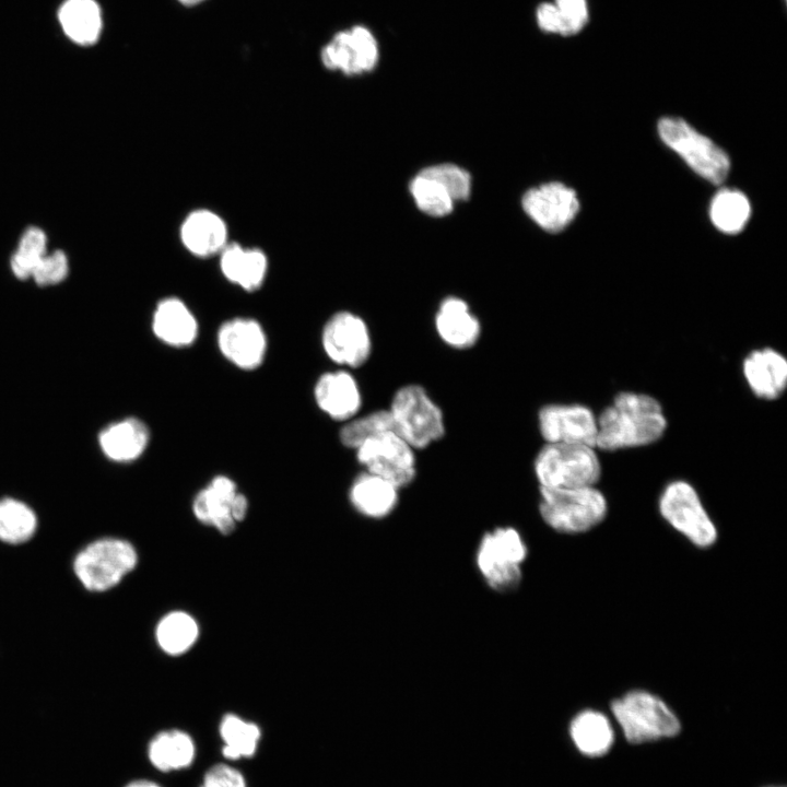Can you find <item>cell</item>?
I'll return each mask as SVG.
<instances>
[{
    "label": "cell",
    "instance_id": "obj_32",
    "mask_svg": "<svg viewBox=\"0 0 787 787\" xmlns=\"http://www.w3.org/2000/svg\"><path fill=\"white\" fill-rule=\"evenodd\" d=\"M37 528V517L25 503L7 497L0 501V541L19 544L28 541Z\"/></svg>",
    "mask_w": 787,
    "mask_h": 787
},
{
    "label": "cell",
    "instance_id": "obj_2",
    "mask_svg": "<svg viewBox=\"0 0 787 787\" xmlns=\"http://www.w3.org/2000/svg\"><path fill=\"white\" fill-rule=\"evenodd\" d=\"M527 556L528 547L518 529L501 526L482 535L474 562L488 587L498 594H508L520 585Z\"/></svg>",
    "mask_w": 787,
    "mask_h": 787
},
{
    "label": "cell",
    "instance_id": "obj_17",
    "mask_svg": "<svg viewBox=\"0 0 787 787\" xmlns=\"http://www.w3.org/2000/svg\"><path fill=\"white\" fill-rule=\"evenodd\" d=\"M218 345L223 356L232 364L249 371L262 364L267 351V338L258 321L237 317L221 325L218 331Z\"/></svg>",
    "mask_w": 787,
    "mask_h": 787
},
{
    "label": "cell",
    "instance_id": "obj_9",
    "mask_svg": "<svg viewBox=\"0 0 787 787\" xmlns=\"http://www.w3.org/2000/svg\"><path fill=\"white\" fill-rule=\"evenodd\" d=\"M658 508L661 517L697 548H709L716 542L717 528L689 482L668 483L659 497Z\"/></svg>",
    "mask_w": 787,
    "mask_h": 787
},
{
    "label": "cell",
    "instance_id": "obj_39",
    "mask_svg": "<svg viewBox=\"0 0 787 787\" xmlns=\"http://www.w3.org/2000/svg\"><path fill=\"white\" fill-rule=\"evenodd\" d=\"M126 787H161V786H158L156 783H153L151 780L139 779V780L131 782Z\"/></svg>",
    "mask_w": 787,
    "mask_h": 787
},
{
    "label": "cell",
    "instance_id": "obj_5",
    "mask_svg": "<svg viewBox=\"0 0 787 787\" xmlns=\"http://www.w3.org/2000/svg\"><path fill=\"white\" fill-rule=\"evenodd\" d=\"M393 431L413 449H423L445 434L441 408L420 385L409 384L395 393L388 409Z\"/></svg>",
    "mask_w": 787,
    "mask_h": 787
},
{
    "label": "cell",
    "instance_id": "obj_27",
    "mask_svg": "<svg viewBox=\"0 0 787 787\" xmlns=\"http://www.w3.org/2000/svg\"><path fill=\"white\" fill-rule=\"evenodd\" d=\"M58 19L64 34L79 45H92L99 37L102 14L94 0H66Z\"/></svg>",
    "mask_w": 787,
    "mask_h": 787
},
{
    "label": "cell",
    "instance_id": "obj_24",
    "mask_svg": "<svg viewBox=\"0 0 787 787\" xmlns=\"http://www.w3.org/2000/svg\"><path fill=\"white\" fill-rule=\"evenodd\" d=\"M222 274L245 291L258 290L268 272L266 254L255 247L228 243L219 254Z\"/></svg>",
    "mask_w": 787,
    "mask_h": 787
},
{
    "label": "cell",
    "instance_id": "obj_4",
    "mask_svg": "<svg viewBox=\"0 0 787 787\" xmlns=\"http://www.w3.org/2000/svg\"><path fill=\"white\" fill-rule=\"evenodd\" d=\"M533 470L539 488L572 489L595 485L601 474L595 447L547 443L537 454Z\"/></svg>",
    "mask_w": 787,
    "mask_h": 787
},
{
    "label": "cell",
    "instance_id": "obj_14",
    "mask_svg": "<svg viewBox=\"0 0 787 787\" xmlns=\"http://www.w3.org/2000/svg\"><path fill=\"white\" fill-rule=\"evenodd\" d=\"M541 436L551 444L596 447L597 418L583 404H545L538 413Z\"/></svg>",
    "mask_w": 787,
    "mask_h": 787
},
{
    "label": "cell",
    "instance_id": "obj_31",
    "mask_svg": "<svg viewBox=\"0 0 787 787\" xmlns=\"http://www.w3.org/2000/svg\"><path fill=\"white\" fill-rule=\"evenodd\" d=\"M220 736L224 742V757L238 760L255 754L261 732L256 724L234 714H226L220 723Z\"/></svg>",
    "mask_w": 787,
    "mask_h": 787
},
{
    "label": "cell",
    "instance_id": "obj_34",
    "mask_svg": "<svg viewBox=\"0 0 787 787\" xmlns=\"http://www.w3.org/2000/svg\"><path fill=\"white\" fill-rule=\"evenodd\" d=\"M389 430H393L390 413L388 409H381L346 421L339 438L343 446L355 450L367 439Z\"/></svg>",
    "mask_w": 787,
    "mask_h": 787
},
{
    "label": "cell",
    "instance_id": "obj_40",
    "mask_svg": "<svg viewBox=\"0 0 787 787\" xmlns=\"http://www.w3.org/2000/svg\"><path fill=\"white\" fill-rule=\"evenodd\" d=\"M177 1L180 2L183 5L193 7V5L202 3L205 0H177Z\"/></svg>",
    "mask_w": 787,
    "mask_h": 787
},
{
    "label": "cell",
    "instance_id": "obj_1",
    "mask_svg": "<svg viewBox=\"0 0 787 787\" xmlns=\"http://www.w3.org/2000/svg\"><path fill=\"white\" fill-rule=\"evenodd\" d=\"M660 403L646 393L623 391L597 418L596 447L602 450L649 445L665 433Z\"/></svg>",
    "mask_w": 787,
    "mask_h": 787
},
{
    "label": "cell",
    "instance_id": "obj_38",
    "mask_svg": "<svg viewBox=\"0 0 787 787\" xmlns=\"http://www.w3.org/2000/svg\"><path fill=\"white\" fill-rule=\"evenodd\" d=\"M536 16L542 31L565 35L563 19L554 3H541L537 9Z\"/></svg>",
    "mask_w": 787,
    "mask_h": 787
},
{
    "label": "cell",
    "instance_id": "obj_30",
    "mask_svg": "<svg viewBox=\"0 0 787 787\" xmlns=\"http://www.w3.org/2000/svg\"><path fill=\"white\" fill-rule=\"evenodd\" d=\"M751 214L748 198L735 189H721L713 198L709 209L714 225L727 234L740 232Z\"/></svg>",
    "mask_w": 787,
    "mask_h": 787
},
{
    "label": "cell",
    "instance_id": "obj_10",
    "mask_svg": "<svg viewBox=\"0 0 787 787\" xmlns=\"http://www.w3.org/2000/svg\"><path fill=\"white\" fill-rule=\"evenodd\" d=\"M414 450L393 430H389L364 442L355 449V455L365 471L401 490L416 475Z\"/></svg>",
    "mask_w": 787,
    "mask_h": 787
},
{
    "label": "cell",
    "instance_id": "obj_7",
    "mask_svg": "<svg viewBox=\"0 0 787 787\" xmlns=\"http://www.w3.org/2000/svg\"><path fill=\"white\" fill-rule=\"evenodd\" d=\"M133 545L118 538H102L82 549L74 559L73 571L91 591H105L118 585L137 565Z\"/></svg>",
    "mask_w": 787,
    "mask_h": 787
},
{
    "label": "cell",
    "instance_id": "obj_3",
    "mask_svg": "<svg viewBox=\"0 0 787 787\" xmlns=\"http://www.w3.org/2000/svg\"><path fill=\"white\" fill-rule=\"evenodd\" d=\"M539 513L551 529L560 533L586 532L607 516L608 503L595 485L572 489L539 488Z\"/></svg>",
    "mask_w": 787,
    "mask_h": 787
},
{
    "label": "cell",
    "instance_id": "obj_25",
    "mask_svg": "<svg viewBox=\"0 0 787 787\" xmlns=\"http://www.w3.org/2000/svg\"><path fill=\"white\" fill-rule=\"evenodd\" d=\"M149 439L148 426L136 418L111 423L98 435L99 447L104 455L117 462L138 459L144 453Z\"/></svg>",
    "mask_w": 787,
    "mask_h": 787
},
{
    "label": "cell",
    "instance_id": "obj_12",
    "mask_svg": "<svg viewBox=\"0 0 787 787\" xmlns=\"http://www.w3.org/2000/svg\"><path fill=\"white\" fill-rule=\"evenodd\" d=\"M248 502L236 483L226 475H216L200 490L192 502L195 517L202 524L230 535L247 514Z\"/></svg>",
    "mask_w": 787,
    "mask_h": 787
},
{
    "label": "cell",
    "instance_id": "obj_6",
    "mask_svg": "<svg viewBox=\"0 0 787 787\" xmlns=\"http://www.w3.org/2000/svg\"><path fill=\"white\" fill-rule=\"evenodd\" d=\"M611 710L629 742L642 743L676 736L680 721L657 695L630 691L611 703Z\"/></svg>",
    "mask_w": 787,
    "mask_h": 787
},
{
    "label": "cell",
    "instance_id": "obj_23",
    "mask_svg": "<svg viewBox=\"0 0 787 787\" xmlns=\"http://www.w3.org/2000/svg\"><path fill=\"white\" fill-rule=\"evenodd\" d=\"M152 329L158 340L174 348L191 345L198 336V322L178 297L161 299L153 313Z\"/></svg>",
    "mask_w": 787,
    "mask_h": 787
},
{
    "label": "cell",
    "instance_id": "obj_21",
    "mask_svg": "<svg viewBox=\"0 0 787 787\" xmlns=\"http://www.w3.org/2000/svg\"><path fill=\"white\" fill-rule=\"evenodd\" d=\"M439 339L448 346L466 350L473 346L481 334V324L462 298H444L434 320Z\"/></svg>",
    "mask_w": 787,
    "mask_h": 787
},
{
    "label": "cell",
    "instance_id": "obj_37",
    "mask_svg": "<svg viewBox=\"0 0 787 787\" xmlns=\"http://www.w3.org/2000/svg\"><path fill=\"white\" fill-rule=\"evenodd\" d=\"M200 787H246V782L239 771L221 763L205 772Z\"/></svg>",
    "mask_w": 787,
    "mask_h": 787
},
{
    "label": "cell",
    "instance_id": "obj_18",
    "mask_svg": "<svg viewBox=\"0 0 787 787\" xmlns=\"http://www.w3.org/2000/svg\"><path fill=\"white\" fill-rule=\"evenodd\" d=\"M179 238L186 250L199 258L219 255L230 243L226 222L209 209L189 212L179 227Z\"/></svg>",
    "mask_w": 787,
    "mask_h": 787
},
{
    "label": "cell",
    "instance_id": "obj_8",
    "mask_svg": "<svg viewBox=\"0 0 787 787\" xmlns=\"http://www.w3.org/2000/svg\"><path fill=\"white\" fill-rule=\"evenodd\" d=\"M658 133L669 148L706 180L718 185L727 178L730 161L726 152L683 119L661 118L658 121Z\"/></svg>",
    "mask_w": 787,
    "mask_h": 787
},
{
    "label": "cell",
    "instance_id": "obj_29",
    "mask_svg": "<svg viewBox=\"0 0 787 787\" xmlns=\"http://www.w3.org/2000/svg\"><path fill=\"white\" fill-rule=\"evenodd\" d=\"M199 636L196 620L187 612L172 611L157 623L155 638L160 648L171 656L189 650Z\"/></svg>",
    "mask_w": 787,
    "mask_h": 787
},
{
    "label": "cell",
    "instance_id": "obj_33",
    "mask_svg": "<svg viewBox=\"0 0 787 787\" xmlns=\"http://www.w3.org/2000/svg\"><path fill=\"white\" fill-rule=\"evenodd\" d=\"M48 250L46 232L36 225L27 226L10 257L11 272L19 280H30L35 267Z\"/></svg>",
    "mask_w": 787,
    "mask_h": 787
},
{
    "label": "cell",
    "instance_id": "obj_35",
    "mask_svg": "<svg viewBox=\"0 0 787 787\" xmlns=\"http://www.w3.org/2000/svg\"><path fill=\"white\" fill-rule=\"evenodd\" d=\"M70 272L68 255L62 249L48 250L35 267L31 279L43 287L64 281Z\"/></svg>",
    "mask_w": 787,
    "mask_h": 787
},
{
    "label": "cell",
    "instance_id": "obj_22",
    "mask_svg": "<svg viewBox=\"0 0 787 787\" xmlns=\"http://www.w3.org/2000/svg\"><path fill=\"white\" fill-rule=\"evenodd\" d=\"M399 491L384 478L364 471L350 485L349 501L360 515L377 520L393 513L399 502Z\"/></svg>",
    "mask_w": 787,
    "mask_h": 787
},
{
    "label": "cell",
    "instance_id": "obj_11",
    "mask_svg": "<svg viewBox=\"0 0 787 787\" xmlns=\"http://www.w3.org/2000/svg\"><path fill=\"white\" fill-rule=\"evenodd\" d=\"M418 208L432 216L450 213L468 191L466 173L455 164L443 163L422 169L410 184Z\"/></svg>",
    "mask_w": 787,
    "mask_h": 787
},
{
    "label": "cell",
    "instance_id": "obj_36",
    "mask_svg": "<svg viewBox=\"0 0 787 787\" xmlns=\"http://www.w3.org/2000/svg\"><path fill=\"white\" fill-rule=\"evenodd\" d=\"M565 26V36L578 33L588 20V7L586 0H555Z\"/></svg>",
    "mask_w": 787,
    "mask_h": 787
},
{
    "label": "cell",
    "instance_id": "obj_15",
    "mask_svg": "<svg viewBox=\"0 0 787 787\" xmlns=\"http://www.w3.org/2000/svg\"><path fill=\"white\" fill-rule=\"evenodd\" d=\"M322 64L345 75H357L373 70L378 61V46L372 32L353 26L337 33L321 50Z\"/></svg>",
    "mask_w": 787,
    "mask_h": 787
},
{
    "label": "cell",
    "instance_id": "obj_19",
    "mask_svg": "<svg viewBox=\"0 0 787 787\" xmlns=\"http://www.w3.org/2000/svg\"><path fill=\"white\" fill-rule=\"evenodd\" d=\"M314 397L318 408L336 421H349L362 404L360 387L345 371L322 374L316 381Z\"/></svg>",
    "mask_w": 787,
    "mask_h": 787
},
{
    "label": "cell",
    "instance_id": "obj_26",
    "mask_svg": "<svg viewBox=\"0 0 787 787\" xmlns=\"http://www.w3.org/2000/svg\"><path fill=\"white\" fill-rule=\"evenodd\" d=\"M195 754L196 747L192 738L177 729L156 733L148 749L150 762L162 772L189 767L193 762Z\"/></svg>",
    "mask_w": 787,
    "mask_h": 787
},
{
    "label": "cell",
    "instance_id": "obj_16",
    "mask_svg": "<svg viewBox=\"0 0 787 787\" xmlns=\"http://www.w3.org/2000/svg\"><path fill=\"white\" fill-rule=\"evenodd\" d=\"M521 203L527 215L551 233L565 228L579 210L575 190L556 181L529 189Z\"/></svg>",
    "mask_w": 787,
    "mask_h": 787
},
{
    "label": "cell",
    "instance_id": "obj_28",
    "mask_svg": "<svg viewBox=\"0 0 787 787\" xmlns=\"http://www.w3.org/2000/svg\"><path fill=\"white\" fill-rule=\"evenodd\" d=\"M569 732L577 749L588 756L608 752L614 737L607 716L592 709L577 714L571 723Z\"/></svg>",
    "mask_w": 787,
    "mask_h": 787
},
{
    "label": "cell",
    "instance_id": "obj_20",
    "mask_svg": "<svg viewBox=\"0 0 787 787\" xmlns=\"http://www.w3.org/2000/svg\"><path fill=\"white\" fill-rule=\"evenodd\" d=\"M743 375L752 392L765 400L777 399L787 386V361L772 348L750 352L743 361Z\"/></svg>",
    "mask_w": 787,
    "mask_h": 787
},
{
    "label": "cell",
    "instance_id": "obj_13",
    "mask_svg": "<svg viewBox=\"0 0 787 787\" xmlns=\"http://www.w3.org/2000/svg\"><path fill=\"white\" fill-rule=\"evenodd\" d=\"M321 343L327 356L334 363L360 367L369 357L372 339L366 322L351 312H338L325 324Z\"/></svg>",
    "mask_w": 787,
    "mask_h": 787
}]
</instances>
